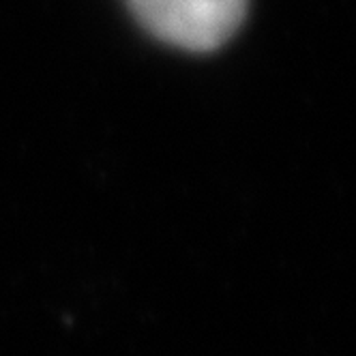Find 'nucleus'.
Returning a JSON list of instances; mask_svg holds the SVG:
<instances>
[{
    "label": "nucleus",
    "instance_id": "f257e3e1",
    "mask_svg": "<svg viewBox=\"0 0 356 356\" xmlns=\"http://www.w3.org/2000/svg\"><path fill=\"white\" fill-rule=\"evenodd\" d=\"M142 26L170 45L211 52L245 22L249 0H127Z\"/></svg>",
    "mask_w": 356,
    "mask_h": 356
}]
</instances>
